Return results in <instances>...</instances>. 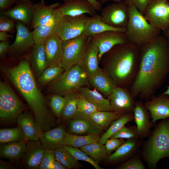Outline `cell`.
I'll use <instances>...</instances> for the list:
<instances>
[{
  "mask_svg": "<svg viewBox=\"0 0 169 169\" xmlns=\"http://www.w3.org/2000/svg\"><path fill=\"white\" fill-rule=\"evenodd\" d=\"M87 16L63 15L56 28L54 34L62 41L75 38L82 34Z\"/></svg>",
  "mask_w": 169,
  "mask_h": 169,
  "instance_id": "30bf717a",
  "label": "cell"
},
{
  "mask_svg": "<svg viewBox=\"0 0 169 169\" xmlns=\"http://www.w3.org/2000/svg\"><path fill=\"white\" fill-rule=\"evenodd\" d=\"M65 102L64 98L62 96L53 94L49 97V105L51 110L58 119L61 118L62 112Z\"/></svg>",
  "mask_w": 169,
  "mask_h": 169,
  "instance_id": "b9f144b4",
  "label": "cell"
},
{
  "mask_svg": "<svg viewBox=\"0 0 169 169\" xmlns=\"http://www.w3.org/2000/svg\"><path fill=\"white\" fill-rule=\"evenodd\" d=\"M18 126L22 129L25 142L39 140L43 131L35 122L31 113L26 111L19 115L16 118Z\"/></svg>",
  "mask_w": 169,
  "mask_h": 169,
  "instance_id": "e0dca14e",
  "label": "cell"
},
{
  "mask_svg": "<svg viewBox=\"0 0 169 169\" xmlns=\"http://www.w3.org/2000/svg\"><path fill=\"white\" fill-rule=\"evenodd\" d=\"M64 104L61 118L64 120L72 119L77 112V93L71 92L64 96Z\"/></svg>",
  "mask_w": 169,
  "mask_h": 169,
  "instance_id": "d590c367",
  "label": "cell"
},
{
  "mask_svg": "<svg viewBox=\"0 0 169 169\" xmlns=\"http://www.w3.org/2000/svg\"><path fill=\"white\" fill-rule=\"evenodd\" d=\"M81 115L89 118L97 125L103 129L123 114L114 111L98 110L89 115Z\"/></svg>",
  "mask_w": 169,
  "mask_h": 169,
  "instance_id": "1f68e13d",
  "label": "cell"
},
{
  "mask_svg": "<svg viewBox=\"0 0 169 169\" xmlns=\"http://www.w3.org/2000/svg\"><path fill=\"white\" fill-rule=\"evenodd\" d=\"M138 137L136 128L133 129L124 126L110 138L128 139H136Z\"/></svg>",
  "mask_w": 169,
  "mask_h": 169,
  "instance_id": "f6af8a7d",
  "label": "cell"
},
{
  "mask_svg": "<svg viewBox=\"0 0 169 169\" xmlns=\"http://www.w3.org/2000/svg\"><path fill=\"white\" fill-rule=\"evenodd\" d=\"M100 16L109 26L126 28L129 19L128 6L124 1L113 3L102 10Z\"/></svg>",
  "mask_w": 169,
  "mask_h": 169,
  "instance_id": "8fae6325",
  "label": "cell"
},
{
  "mask_svg": "<svg viewBox=\"0 0 169 169\" xmlns=\"http://www.w3.org/2000/svg\"><path fill=\"white\" fill-rule=\"evenodd\" d=\"M136 139H128L122 144L115 152L107 157L108 160L113 161L127 157L136 150L137 143Z\"/></svg>",
  "mask_w": 169,
  "mask_h": 169,
  "instance_id": "74e56055",
  "label": "cell"
},
{
  "mask_svg": "<svg viewBox=\"0 0 169 169\" xmlns=\"http://www.w3.org/2000/svg\"><path fill=\"white\" fill-rule=\"evenodd\" d=\"M65 167L56 159L53 162L52 169H66Z\"/></svg>",
  "mask_w": 169,
  "mask_h": 169,
  "instance_id": "9f6ffc18",
  "label": "cell"
},
{
  "mask_svg": "<svg viewBox=\"0 0 169 169\" xmlns=\"http://www.w3.org/2000/svg\"><path fill=\"white\" fill-rule=\"evenodd\" d=\"M129 19L125 32L128 41L140 47L160 35L133 4L128 5Z\"/></svg>",
  "mask_w": 169,
  "mask_h": 169,
  "instance_id": "277c9868",
  "label": "cell"
},
{
  "mask_svg": "<svg viewBox=\"0 0 169 169\" xmlns=\"http://www.w3.org/2000/svg\"><path fill=\"white\" fill-rule=\"evenodd\" d=\"M144 156L154 168L160 159L169 157V121L160 123L155 128L147 143Z\"/></svg>",
  "mask_w": 169,
  "mask_h": 169,
  "instance_id": "5b68a950",
  "label": "cell"
},
{
  "mask_svg": "<svg viewBox=\"0 0 169 169\" xmlns=\"http://www.w3.org/2000/svg\"><path fill=\"white\" fill-rule=\"evenodd\" d=\"M58 8L63 16H76L87 13L93 16L96 14L95 8L86 0H65Z\"/></svg>",
  "mask_w": 169,
  "mask_h": 169,
  "instance_id": "ffe728a7",
  "label": "cell"
},
{
  "mask_svg": "<svg viewBox=\"0 0 169 169\" xmlns=\"http://www.w3.org/2000/svg\"><path fill=\"white\" fill-rule=\"evenodd\" d=\"M66 132L64 126H59L49 131L43 132L39 140L45 149L54 150L64 145Z\"/></svg>",
  "mask_w": 169,
  "mask_h": 169,
  "instance_id": "484cf974",
  "label": "cell"
},
{
  "mask_svg": "<svg viewBox=\"0 0 169 169\" xmlns=\"http://www.w3.org/2000/svg\"><path fill=\"white\" fill-rule=\"evenodd\" d=\"M13 163L11 162H9L3 161L0 160V169H13L14 167L13 164Z\"/></svg>",
  "mask_w": 169,
  "mask_h": 169,
  "instance_id": "f5cc1de1",
  "label": "cell"
},
{
  "mask_svg": "<svg viewBox=\"0 0 169 169\" xmlns=\"http://www.w3.org/2000/svg\"><path fill=\"white\" fill-rule=\"evenodd\" d=\"M163 94L158 96H152L144 103L150 113L152 122L169 118V98Z\"/></svg>",
  "mask_w": 169,
  "mask_h": 169,
  "instance_id": "2e32d148",
  "label": "cell"
},
{
  "mask_svg": "<svg viewBox=\"0 0 169 169\" xmlns=\"http://www.w3.org/2000/svg\"><path fill=\"white\" fill-rule=\"evenodd\" d=\"M2 70L25 99L35 123L42 131H46L55 128V118L49 110V102L37 84L29 59H24L17 65L4 67Z\"/></svg>",
  "mask_w": 169,
  "mask_h": 169,
  "instance_id": "7a4b0ae2",
  "label": "cell"
},
{
  "mask_svg": "<svg viewBox=\"0 0 169 169\" xmlns=\"http://www.w3.org/2000/svg\"><path fill=\"white\" fill-rule=\"evenodd\" d=\"M139 47L128 42L116 45L106 53V72L117 86L129 88L138 72Z\"/></svg>",
  "mask_w": 169,
  "mask_h": 169,
  "instance_id": "3957f363",
  "label": "cell"
},
{
  "mask_svg": "<svg viewBox=\"0 0 169 169\" xmlns=\"http://www.w3.org/2000/svg\"><path fill=\"white\" fill-rule=\"evenodd\" d=\"M152 0H125L127 5L133 4L138 11L143 15L147 6Z\"/></svg>",
  "mask_w": 169,
  "mask_h": 169,
  "instance_id": "681fc988",
  "label": "cell"
},
{
  "mask_svg": "<svg viewBox=\"0 0 169 169\" xmlns=\"http://www.w3.org/2000/svg\"><path fill=\"white\" fill-rule=\"evenodd\" d=\"M62 16L58 8H57L49 21L33 29L32 33L35 44H44L48 38L54 34L57 24Z\"/></svg>",
  "mask_w": 169,
  "mask_h": 169,
  "instance_id": "d6986e66",
  "label": "cell"
},
{
  "mask_svg": "<svg viewBox=\"0 0 169 169\" xmlns=\"http://www.w3.org/2000/svg\"><path fill=\"white\" fill-rule=\"evenodd\" d=\"M33 4L29 1L20 2L3 14L13 19L20 21L28 26L31 24L33 18Z\"/></svg>",
  "mask_w": 169,
  "mask_h": 169,
  "instance_id": "603a6c76",
  "label": "cell"
},
{
  "mask_svg": "<svg viewBox=\"0 0 169 169\" xmlns=\"http://www.w3.org/2000/svg\"><path fill=\"white\" fill-rule=\"evenodd\" d=\"M166 0H152L143 15L148 23L160 30L169 28V4Z\"/></svg>",
  "mask_w": 169,
  "mask_h": 169,
  "instance_id": "9c48e42d",
  "label": "cell"
},
{
  "mask_svg": "<svg viewBox=\"0 0 169 169\" xmlns=\"http://www.w3.org/2000/svg\"><path fill=\"white\" fill-rule=\"evenodd\" d=\"M166 0V1H167V0Z\"/></svg>",
  "mask_w": 169,
  "mask_h": 169,
  "instance_id": "6125c7cd",
  "label": "cell"
},
{
  "mask_svg": "<svg viewBox=\"0 0 169 169\" xmlns=\"http://www.w3.org/2000/svg\"><path fill=\"white\" fill-rule=\"evenodd\" d=\"M98 2L101 3H104L108 1H113L115 2H119L124 1L125 0H96Z\"/></svg>",
  "mask_w": 169,
  "mask_h": 169,
  "instance_id": "6f0895ef",
  "label": "cell"
},
{
  "mask_svg": "<svg viewBox=\"0 0 169 169\" xmlns=\"http://www.w3.org/2000/svg\"><path fill=\"white\" fill-rule=\"evenodd\" d=\"M64 69L59 64L47 67L37 79L36 82L40 89L57 79L64 73Z\"/></svg>",
  "mask_w": 169,
  "mask_h": 169,
  "instance_id": "e575fe53",
  "label": "cell"
},
{
  "mask_svg": "<svg viewBox=\"0 0 169 169\" xmlns=\"http://www.w3.org/2000/svg\"><path fill=\"white\" fill-rule=\"evenodd\" d=\"M77 91L79 93L95 105L98 110L113 111L109 99L105 98L95 89L91 90L87 88L81 87Z\"/></svg>",
  "mask_w": 169,
  "mask_h": 169,
  "instance_id": "4dcf8cb0",
  "label": "cell"
},
{
  "mask_svg": "<svg viewBox=\"0 0 169 169\" xmlns=\"http://www.w3.org/2000/svg\"><path fill=\"white\" fill-rule=\"evenodd\" d=\"M88 79L89 83L95 89L107 96L117 86L109 75L100 68L96 72L88 77Z\"/></svg>",
  "mask_w": 169,
  "mask_h": 169,
  "instance_id": "d4e9b609",
  "label": "cell"
},
{
  "mask_svg": "<svg viewBox=\"0 0 169 169\" xmlns=\"http://www.w3.org/2000/svg\"><path fill=\"white\" fill-rule=\"evenodd\" d=\"M15 0H0V8L3 10L9 8L14 2Z\"/></svg>",
  "mask_w": 169,
  "mask_h": 169,
  "instance_id": "816d5d0a",
  "label": "cell"
},
{
  "mask_svg": "<svg viewBox=\"0 0 169 169\" xmlns=\"http://www.w3.org/2000/svg\"><path fill=\"white\" fill-rule=\"evenodd\" d=\"M125 32L126 28H116L109 26L104 22L100 16L96 14L87 16L82 34L88 37L94 36L108 31Z\"/></svg>",
  "mask_w": 169,
  "mask_h": 169,
  "instance_id": "4316f807",
  "label": "cell"
},
{
  "mask_svg": "<svg viewBox=\"0 0 169 169\" xmlns=\"http://www.w3.org/2000/svg\"><path fill=\"white\" fill-rule=\"evenodd\" d=\"M26 108L9 84L0 82V117L1 120H12L17 118Z\"/></svg>",
  "mask_w": 169,
  "mask_h": 169,
  "instance_id": "52a82bcc",
  "label": "cell"
},
{
  "mask_svg": "<svg viewBox=\"0 0 169 169\" xmlns=\"http://www.w3.org/2000/svg\"><path fill=\"white\" fill-rule=\"evenodd\" d=\"M7 32L0 31V41H7L9 38L12 37V35L8 34Z\"/></svg>",
  "mask_w": 169,
  "mask_h": 169,
  "instance_id": "db71d44e",
  "label": "cell"
},
{
  "mask_svg": "<svg viewBox=\"0 0 169 169\" xmlns=\"http://www.w3.org/2000/svg\"><path fill=\"white\" fill-rule=\"evenodd\" d=\"M100 137L98 134L79 135L66 132L64 137V145L80 148L91 143L98 142Z\"/></svg>",
  "mask_w": 169,
  "mask_h": 169,
  "instance_id": "d6a6232c",
  "label": "cell"
},
{
  "mask_svg": "<svg viewBox=\"0 0 169 169\" xmlns=\"http://www.w3.org/2000/svg\"><path fill=\"white\" fill-rule=\"evenodd\" d=\"M80 149L98 162L107 158L109 155L105 145L100 144L98 142L88 144Z\"/></svg>",
  "mask_w": 169,
  "mask_h": 169,
  "instance_id": "8d00e7d4",
  "label": "cell"
},
{
  "mask_svg": "<svg viewBox=\"0 0 169 169\" xmlns=\"http://www.w3.org/2000/svg\"><path fill=\"white\" fill-rule=\"evenodd\" d=\"M136 78L129 88L135 99L147 100L163 85L169 74V44L159 35L141 47Z\"/></svg>",
  "mask_w": 169,
  "mask_h": 169,
  "instance_id": "6da1fadb",
  "label": "cell"
},
{
  "mask_svg": "<svg viewBox=\"0 0 169 169\" xmlns=\"http://www.w3.org/2000/svg\"><path fill=\"white\" fill-rule=\"evenodd\" d=\"M56 159L67 169L77 168L79 164L73 156L64 146L54 150Z\"/></svg>",
  "mask_w": 169,
  "mask_h": 169,
  "instance_id": "ab89813d",
  "label": "cell"
},
{
  "mask_svg": "<svg viewBox=\"0 0 169 169\" xmlns=\"http://www.w3.org/2000/svg\"><path fill=\"white\" fill-rule=\"evenodd\" d=\"M125 141L122 138H110L108 139L105 145L109 154L116 150Z\"/></svg>",
  "mask_w": 169,
  "mask_h": 169,
  "instance_id": "c3c4849f",
  "label": "cell"
},
{
  "mask_svg": "<svg viewBox=\"0 0 169 169\" xmlns=\"http://www.w3.org/2000/svg\"><path fill=\"white\" fill-rule=\"evenodd\" d=\"M29 61L33 73L37 79L47 67L44 44L34 45L30 56Z\"/></svg>",
  "mask_w": 169,
  "mask_h": 169,
  "instance_id": "f1b7e54d",
  "label": "cell"
},
{
  "mask_svg": "<svg viewBox=\"0 0 169 169\" xmlns=\"http://www.w3.org/2000/svg\"><path fill=\"white\" fill-rule=\"evenodd\" d=\"M99 49L92 37H90L85 50L79 64L88 77L99 69L98 62Z\"/></svg>",
  "mask_w": 169,
  "mask_h": 169,
  "instance_id": "ac0fdd59",
  "label": "cell"
},
{
  "mask_svg": "<svg viewBox=\"0 0 169 169\" xmlns=\"http://www.w3.org/2000/svg\"><path fill=\"white\" fill-rule=\"evenodd\" d=\"M134 120L133 112L123 115L111 123L110 126L106 131L100 137L98 142L100 144L105 145L108 139L125 126L127 123Z\"/></svg>",
  "mask_w": 169,
  "mask_h": 169,
  "instance_id": "836d02e7",
  "label": "cell"
},
{
  "mask_svg": "<svg viewBox=\"0 0 169 169\" xmlns=\"http://www.w3.org/2000/svg\"><path fill=\"white\" fill-rule=\"evenodd\" d=\"M65 71L59 78L50 83L49 90L53 94L64 96L78 90L88 82V76L79 64Z\"/></svg>",
  "mask_w": 169,
  "mask_h": 169,
  "instance_id": "8992f818",
  "label": "cell"
},
{
  "mask_svg": "<svg viewBox=\"0 0 169 169\" xmlns=\"http://www.w3.org/2000/svg\"><path fill=\"white\" fill-rule=\"evenodd\" d=\"M120 169H145L141 160L138 158H133L121 165Z\"/></svg>",
  "mask_w": 169,
  "mask_h": 169,
  "instance_id": "7dc6e473",
  "label": "cell"
},
{
  "mask_svg": "<svg viewBox=\"0 0 169 169\" xmlns=\"http://www.w3.org/2000/svg\"><path fill=\"white\" fill-rule=\"evenodd\" d=\"M57 2L49 6L45 5L44 0L33 4V18L31 27L33 29L47 23L51 18L54 10L59 7Z\"/></svg>",
  "mask_w": 169,
  "mask_h": 169,
  "instance_id": "83f0119b",
  "label": "cell"
},
{
  "mask_svg": "<svg viewBox=\"0 0 169 169\" xmlns=\"http://www.w3.org/2000/svg\"><path fill=\"white\" fill-rule=\"evenodd\" d=\"M108 97L113 111L123 114L133 112L136 102L129 88L116 86Z\"/></svg>",
  "mask_w": 169,
  "mask_h": 169,
  "instance_id": "7c38bea8",
  "label": "cell"
},
{
  "mask_svg": "<svg viewBox=\"0 0 169 169\" xmlns=\"http://www.w3.org/2000/svg\"><path fill=\"white\" fill-rule=\"evenodd\" d=\"M16 38L9 51L13 56L21 55L35 44L32 32L25 24L18 21L16 25Z\"/></svg>",
  "mask_w": 169,
  "mask_h": 169,
  "instance_id": "5bb4252c",
  "label": "cell"
},
{
  "mask_svg": "<svg viewBox=\"0 0 169 169\" xmlns=\"http://www.w3.org/2000/svg\"><path fill=\"white\" fill-rule=\"evenodd\" d=\"M55 160L54 150L45 149L42 160L37 169H52L53 163Z\"/></svg>",
  "mask_w": 169,
  "mask_h": 169,
  "instance_id": "ee69618b",
  "label": "cell"
},
{
  "mask_svg": "<svg viewBox=\"0 0 169 169\" xmlns=\"http://www.w3.org/2000/svg\"><path fill=\"white\" fill-rule=\"evenodd\" d=\"M45 148L39 140L27 142L20 165L21 168L37 169L43 157Z\"/></svg>",
  "mask_w": 169,
  "mask_h": 169,
  "instance_id": "9a60e30c",
  "label": "cell"
},
{
  "mask_svg": "<svg viewBox=\"0 0 169 169\" xmlns=\"http://www.w3.org/2000/svg\"><path fill=\"white\" fill-rule=\"evenodd\" d=\"M92 37L99 49L98 60L115 46L129 42L125 32L108 31Z\"/></svg>",
  "mask_w": 169,
  "mask_h": 169,
  "instance_id": "4fadbf2b",
  "label": "cell"
},
{
  "mask_svg": "<svg viewBox=\"0 0 169 169\" xmlns=\"http://www.w3.org/2000/svg\"><path fill=\"white\" fill-rule=\"evenodd\" d=\"M90 37L82 34L74 38L63 41V53L59 65L64 70L78 64L88 43Z\"/></svg>",
  "mask_w": 169,
  "mask_h": 169,
  "instance_id": "ba28073f",
  "label": "cell"
},
{
  "mask_svg": "<svg viewBox=\"0 0 169 169\" xmlns=\"http://www.w3.org/2000/svg\"><path fill=\"white\" fill-rule=\"evenodd\" d=\"M22 1H29V0H20Z\"/></svg>",
  "mask_w": 169,
  "mask_h": 169,
  "instance_id": "94428289",
  "label": "cell"
},
{
  "mask_svg": "<svg viewBox=\"0 0 169 169\" xmlns=\"http://www.w3.org/2000/svg\"><path fill=\"white\" fill-rule=\"evenodd\" d=\"M63 41L56 35L53 34L44 43L47 67L59 64L63 53Z\"/></svg>",
  "mask_w": 169,
  "mask_h": 169,
  "instance_id": "cb8c5ba5",
  "label": "cell"
},
{
  "mask_svg": "<svg viewBox=\"0 0 169 169\" xmlns=\"http://www.w3.org/2000/svg\"><path fill=\"white\" fill-rule=\"evenodd\" d=\"M165 31H166V37L168 39V40L167 39V40L169 44V28Z\"/></svg>",
  "mask_w": 169,
  "mask_h": 169,
  "instance_id": "680465c9",
  "label": "cell"
},
{
  "mask_svg": "<svg viewBox=\"0 0 169 169\" xmlns=\"http://www.w3.org/2000/svg\"><path fill=\"white\" fill-rule=\"evenodd\" d=\"M77 113L85 115H91L98 110L95 105L78 92L77 93Z\"/></svg>",
  "mask_w": 169,
  "mask_h": 169,
  "instance_id": "60d3db41",
  "label": "cell"
},
{
  "mask_svg": "<svg viewBox=\"0 0 169 169\" xmlns=\"http://www.w3.org/2000/svg\"><path fill=\"white\" fill-rule=\"evenodd\" d=\"M163 94L164 95H169V86L167 87V89L166 91L163 92Z\"/></svg>",
  "mask_w": 169,
  "mask_h": 169,
  "instance_id": "91938a15",
  "label": "cell"
},
{
  "mask_svg": "<svg viewBox=\"0 0 169 169\" xmlns=\"http://www.w3.org/2000/svg\"><path fill=\"white\" fill-rule=\"evenodd\" d=\"M69 133L79 135L99 134L102 130L89 118L78 113L69 122Z\"/></svg>",
  "mask_w": 169,
  "mask_h": 169,
  "instance_id": "44dd1931",
  "label": "cell"
},
{
  "mask_svg": "<svg viewBox=\"0 0 169 169\" xmlns=\"http://www.w3.org/2000/svg\"><path fill=\"white\" fill-rule=\"evenodd\" d=\"M63 146L77 160H81L87 162L91 164L96 169H102L98 164V162L94 161L79 148L73 147L65 145H64Z\"/></svg>",
  "mask_w": 169,
  "mask_h": 169,
  "instance_id": "7bdbcfd3",
  "label": "cell"
},
{
  "mask_svg": "<svg viewBox=\"0 0 169 169\" xmlns=\"http://www.w3.org/2000/svg\"><path fill=\"white\" fill-rule=\"evenodd\" d=\"M26 147L24 141L1 144L0 157L8 159L13 163L17 162L22 159Z\"/></svg>",
  "mask_w": 169,
  "mask_h": 169,
  "instance_id": "f546056e",
  "label": "cell"
},
{
  "mask_svg": "<svg viewBox=\"0 0 169 169\" xmlns=\"http://www.w3.org/2000/svg\"><path fill=\"white\" fill-rule=\"evenodd\" d=\"M92 4L95 8L96 11H100L101 9V3L98 2L96 0H86Z\"/></svg>",
  "mask_w": 169,
  "mask_h": 169,
  "instance_id": "11a10c76",
  "label": "cell"
},
{
  "mask_svg": "<svg viewBox=\"0 0 169 169\" xmlns=\"http://www.w3.org/2000/svg\"><path fill=\"white\" fill-rule=\"evenodd\" d=\"M24 135L19 126L13 128L0 129V143L1 144L23 141Z\"/></svg>",
  "mask_w": 169,
  "mask_h": 169,
  "instance_id": "f35d334b",
  "label": "cell"
},
{
  "mask_svg": "<svg viewBox=\"0 0 169 169\" xmlns=\"http://www.w3.org/2000/svg\"><path fill=\"white\" fill-rule=\"evenodd\" d=\"M133 113L138 136L143 137L147 136L151 125L149 120L150 114L142 100H139L136 102Z\"/></svg>",
  "mask_w": 169,
  "mask_h": 169,
  "instance_id": "7402d4cb",
  "label": "cell"
},
{
  "mask_svg": "<svg viewBox=\"0 0 169 169\" xmlns=\"http://www.w3.org/2000/svg\"><path fill=\"white\" fill-rule=\"evenodd\" d=\"M10 45L7 41H1L0 43V56L3 57L9 51Z\"/></svg>",
  "mask_w": 169,
  "mask_h": 169,
  "instance_id": "f907efd6",
  "label": "cell"
},
{
  "mask_svg": "<svg viewBox=\"0 0 169 169\" xmlns=\"http://www.w3.org/2000/svg\"><path fill=\"white\" fill-rule=\"evenodd\" d=\"M15 24L12 19L4 14L0 15V31L13 33L15 31Z\"/></svg>",
  "mask_w": 169,
  "mask_h": 169,
  "instance_id": "bcb514c9",
  "label": "cell"
}]
</instances>
